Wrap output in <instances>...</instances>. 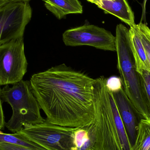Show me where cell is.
Segmentation results:
<instances>
[{
    "label": "cell",
    "instance_id": "cell-11",
    "mask_svg": "<svg viewBox=\"0 0 150 150\" xmlns=\"http://www.w3.org/2000/svg\"><path fill=\"white\" fill-rule=\"evenodd\" d=\"M136 24L130 27L129 30L130 46L136 65L137 71L141 74L142 71L150 73V64L143 45Z\"/></svg>",
    "mask_w": 150,
    "mask_h": 150
},
{
    "label": "cell",
    "instance_id": "cell-20",
    "mask_svg": "<svg viewBox=\"0 0 150 150\" xmlns=\"http://www.w3.org/2000/svg\"><path fill=\"white\" fill-rule=\"evenodd\" d=\"M0 85V131L2 129H4L5 126V119H4V114L3 109L2 101L1 98V90Z\"/></svg>",
    "mask_w": 150,
    "mask_h": 150
},
{
    "label": "cell",
    "instance_id": "cell-24",
    "mask_svg": "<svg viewBox=\"0 0 150 150\" xmlns=\"http://www.w3.org/2000/svg\"><path fill=\"white\" fill-rule=\"evenodd\" d=\"M30 0H9L10 2H20V1H28L29 2Z\"/></svg>",
    "mask_w": 150,
    "mask_h": 150
},
{
    "label": "cell",
    "instance_id": "cell-8",
    "mask_svg": "<svg viewBox=\"0 0 150 150\" xmlns=\"http://www.w3.org/2000/svg\"><path fill=\"white\" fill-rule=\"evenodd\" d=\"M62 40L67 46H89L105 51L116 52L115 37L111 32L93 25H83L67 30Z\"/></svg>",
    "mask_w": 150,
    "mask_h": 150
},
{
    "label": "cell",
    "instance_id": "cell-13",
    "mask_svg": "<svg viewBox=\"0 0 150 150\" xmlns=\"http://www.w3.org/2000/svg\"><path fill=\"white\" fill-rule=\"evenodd\" d=\"M95 131L93 123L76 128L74 135L75 150H93Z\"/></svg>",
    "mask_w": 150,
    "mask_h": 150
},
{
    "label": "cell",
    "instance_id": "cell-21",
    "mask_svg": "<svg viewBox=\"0 0 150 150\" xmlns=\"http://www.w3.org/2000/svg\"><path fill=\"white\" fill-rule=\"evenodd\" d=\"M148 0H143V2L142 3V18H141V22H142V21H145L146 19V5Z\"/></svg>",
    "mask_w": 150,
    "mask_h": 150
},
{
    "label": "cell",
    "instance_id": "cell-17",
    "mask_svg": "<svg viewBox=\"0 0 150 150\" xmlns=\"http://www.w3.org/2000/svg\"><path fill=\"white\" fill-rule=\"evenodd\" d=\"M140 74L142 76L144 93L150 116V73L143 70Z\"/></svg>",
    "mask_w": 150,
    "mask_h": 150
},
{
    "label": "cell",
    "instance_id": "cell-10",
    "mask_svg": "<svg viewBox=\"0 0 150 150\" xmlns=\"http://www.w3.org/2000/svg\"><path fill=\"white\" fill-rule=\"evenodd\" d=\"M100 8L115 16L129 27L135 24L134 13L127 0H102Z\"/></svg>",
    "mask_w": 150,
    "mask_h": 150
},
{
    "label": "cell",
    "instance_id": "cell-15",
    "mask_svg": "<svg viewBox=\"0 0 150 150\" xmlns=\"http://www.w3.org/2000/svg\"><path fill=\"white\" fill-rule=\"evenodd\" d=\"M0 143L16 144L34 150H47L31 141L19 132L8 134L2 133L0 131Z\"/></svg>",
    "mask_w": 150,
    "mask_h": 150
},
{
    "label": "cell",
    "instance_id": "cell-3",
    "mask_svg": "<svg viewBox=\"0 0 150 150\" xmlns=\"http://www.w3.org/2000/svg\"><path fill=\"white\" fill-rule=\"evenodd\" d=\"M117 68L127 97L144 119L150 117L144 93L141 75L137 72L130 46L129 30L122 24L115 31Z\"/></svg>",
    "mask_w": 150,
    "mask_h": 150
},
{
    "label": "cell",
    "instance_id": "cell-22",
    "mask_svg": "<svg viewBox=\"0 0 150 150\" xmlns=\"http://www.w3.org/2000/svg\"><path fill=\"white\" fill-rule=\"evenodd\" d=\"M88 1L96 4L99 8L101 7L102 4V0H87Z\"/></svg>",
    "mask_w": 150,
    "mask_h": 150
},
{
    "label": "cell",
    "instance_id": "cell-16",
    "mask_svg": "<svg viewBox=\"0 0 150 150\" xmlns=\"http://www.w3.org/2000/svg\"><path fill=\"white\" fill-rule=\"evenodd\" d=\"M136 25L150 64V29L142 22Z\"/></svg>",
    "mask_w": 150,
    "mask_h": 150
},
{
    "label": "cell",
    "instance_id": "cell-12",
    "mask_svg": "<svg viewBox=\"0 0 150 150\" xmlns=\"http://www.w3.org/2000/svg\"><path fill=\"white\" fill-rule=\"evenodd\" d=\"M45 6L58 19L69 14H82L83 8L79 0H43Z\"/></svg>",
    "mask_w": 150,
    "mask_h": 150
},
{
    "label": "cell",
    "instance_id": "cell-9",
    "mask_svg": "<svg viewBox=\"0 0 150 150\" xmlns=\"http://www.w3.org/2000/svg\"><path fill=\"white\" fill-rule=\"evenodd\" d=\"M112 93L133 147L136 138L139 122L144 118L129 98L123 87Z\"/></svg>",
    "mask_w": 150,
    "mask_h": 150
},
{
    "label": "cell",
    "instance_id": "cell-4",
    "mask_svg": "<svg viewBox=\"0 0 150 150\" xmlns=\"http://www.w3.org/2000/svg\"><path fill=\"white\" fill-rule=\"evenodd\" d=\"M1 98L3 102H7L12 108V115L5 124L11 132L17 133L25 127L45 120L41 115V108L30 81L23 79L11 87L4 86L1 90Z\"/></svg>",
    "mask_w": 150,
    "mask_h": 150
},
{
    "label": "cell",
    "instance_id": "cell-1",
    "mask_svg": "<svg viewBox=\"0 0 150 150\" xmlns=\"http://www.w3.org/2000/svg\"><path fill=\"white\" fill-rule=\"evenodd\" d=\"M30 81L49 122L74 128L93 123L95 79L62 64L34 74Z\"/></svg>",
    "mask_w": 150,
    "mask_h": 150
},
{
    "label": "cell",
    "instance_id": "cell-6",
    "mask_svg": "<svg viewBox=\"0 0 150 150\" xmlns=\"http://www.w3.org/2000/svg\"><path fill=\"white\" fill-rule=\"evenodd\" d=\"M27 66L24 38L0 45V85H13L23 80Z\"/></svg>",
    "mask_w": 150,
    "mask_h": 150
},
{
    "label": "cell",
    "instance_id": "cell-2",
    "mask_svg": "<svg viewBox=\"0 0 150 150\" xmlns=\"http://www.w3.org/2000/svg\"><path fill=\"white\" fill-rule=\"evenodd\" d=\"M105 77L95 79L93 150H132L112 93Z\"/></svg>",
    "mask_w": 150,
    "mask_h": 150
},
{
    "label": "cell",
    "instance_id": "cell-5",
    "mask_svg": "<svg viewBox=\"0 0 150 150\" xmlns=\"http://www.w3.org/2000/svg\"><path fill=\"white\" fill-rule=\"evenodd\" d=\"M76 128L59 126L45 120L25 127L18 132L47 150H75Z\"/></svg>",
    "mask_w": 150,
    "mask_h": 150
},
{
    "label": "cell",
    "instance_id": "cell-25",
    "mask_svg": "<svg viewBox=\"0 0 150 150\" xmlns=\"http://www.w3.org/2000/svg\"><path fill=\"white\" fill-rule=\"evenodd\" d=\"M135 1H137V0H135Z\"/></svg>",
    "mask_w": 150,
    "mask_h": 150
},
{
    "label": "cell",
    "instance_id": "cell-14",
    "mask_svg": "<svg viewBox=\"0 0 150 150\" xmlns=\"http://www.w3.org/2000/svg\"><path fill=\"white\" fill-rule=\"evenodd\" d=\"M132 150H150V117L141 120Z\"/></svg>",
    "mask_w": 150,
    "mask_h": 150
},
{
    "label": "cell",
    "instance_id": "cell-19",
    "mask_svg": "<svg viewBox=\"0 0 150 150\" xmlns=\"http://www.w3.org/2000/svg\"><path fill=\"white\" fill-rule=\"evenodd\" d=\"M0 150H34L20 145L0 143Z\"/></svg>",
    "mask_w": 150,
    "mask_h": 150
},
{
    "label": "cell",
    "instance_id": "cell-7",
    "mask_svg": "<svg viewBox=\"0 0 150 150\" xmlns=\"http://www.w3.org/2000/svg\"><path fill=\"white\" fill-rule=\"evenodd\" d=\"M32 16L28 1L11 2L0 8V45L23 38Z\"/></svg>",
    "mask_w": 150,
    "mask_h": 150
},
{
    "label": "cell",
    "instance_id": "cell-23",
    "mask_svg": "<svg viewBox=\"0 0 150 150\" xmlns=\"http://www.w3.org/2000/svg\"><path fill=\"white\" fill-rule=\"evenodd\" d=\"M9 2V0H0V8Z\"/></svg>",
    "mask_w": 150,
    "mask_h": 150
},
{
    "label": "cell",
    "instance_id": "cell-18",
    "mask_svg": "<svg viewBox=\"0 0 150 150\" xmlns=\"http://www.w3.org/2000/svg\"><path fill=\"white\" fill-rule=\"evenodd\" d=\"M106 86L111 92L118 91L122 88V82L120 78L113 76L107 79Z\"/></svg>",
    "mask_w": 150,
    "mask_h": 150
}]
</instances>
